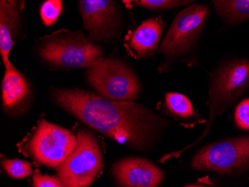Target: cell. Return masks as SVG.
Segmentation results:
<instances>
[{"label": "cell", "mask_w": 249, "mask_h": 187, "mask_svg": "<svg viewBox=\"0 0 249 187\" xmlns=\"http://www.w3.org/2000/svg\"><path fill=\"white\" fill-rule=\"evenodd\" d=\"M58 105L90 128L121 144L149 152L160 140L167 119L142 104L117 101L82 90H55Z\"/></svg>", "instance_id": "obj_1"}, {"label": "cell", "mask_w": 249, "mask_h": 187, "mask_svg": "<svg viewBox=\"0 0 249 187\" xmlns=\"http://www.w3.org/2000/svg\"><path fill=\"white\" fill-rule=\"evenodd\" d=\"M249 88V59H235L221 64L211 78L208 104L209 119L201 136L191 144L166 158L180 157L185 151L198 144L209 134L216 117L223 114Z\"/></svg>", "instance_id": "obj_2"}, {"label": "cell", "mask_w": 249, "mask_h": 187, "mask_svg": "<svg viewBox=\"0 0 249 187\" xmlns=\"http://www.w3.org/2000/svg\"><path fill=\"white\" fill-rule=\"evenodd\" d=\"M87 78L97 94L108 100H135L141 93L138 77L131 68L120 60L101 58L89 67Z\"/></svg>", "instance_id": "obj_3"}, {"label": "cell", "mask_w": 249, "mask_h": 187, "mask_svg": "<svg viewBox=\"0 0 249 187\" xmlns=\"http://www.w3.org/2000/svg\"><path fill=\"white\" fill-rule=\"evenodd\" d=\"M78 145L57 170V178L66 187L91 185L103 167V155L94 135L80 130L77 133Z\"/></svg>", "instance_id": "obj_4"}, {"label": "cell", "mask_w": 249, "mask_h": 187, "mask_svg": "<svg viewBox=\"0 0 249 187\" xmlns=\"http://www.w3.org/2000/svg\"><path fill=\"white\" fill-rule=\"evenodd\" d=\"M197 171L232 174L249 168V136L222 139L204 146L192 160Z\"/></svg>", "instance_id": "obj_5"}, {"label": "cell", "mask_w": 249, "mask_h": 187, "mask_svg": "<svg viewBox=\"0 0 249 187\" xmlns=\"http://www.w3.org/2000/svg\"><path fill=\"white\" fill-rule=\"evenodd\" d=\"M39 53L50 65L65 69L89 68L103 58L100 47L78 34L47 40L42 44Z\"/></svg>", "instance_id": "obj_6"}, {"label": "cell", "mask_w": 249, "mask_h": 187, "mask_svg": "<svg viewBox=\"0 0 249 187\" xmlns=\"http://www.w3.org/2000/svg\"><path fill=\"white\" fill-rule=\"evenodd\" d=\"M209 15L208 7L201 4L190 5L180 11L163 39L159 52L169 60L188 54L198 41Z\"/></svg>", "instance_id": "obj_7"}, {"label": "cell", "mask_w": 249, "mask_h": 187, "mask_svg": "<svg viewBox=\"0 0 249 187\" xmlns=\"http://www.w3.org/2000/svg\"><path fill=\"white\" fill-rule=\"evenodd\" d=\"M78 145L72 131L43 119L32 136L28 148L32 157L40 164L58 168Z\"/></svg>", "instance_id": "obj_8"}, {"label": "cell", "mask_w": 249, "mask_h": 187, "mask_svg": "<svg viewBox=\"0 0 249 187\" xmlns=\"http://www.w3.org/2000/svg\"><path fill=\"white\" fill-rule=\"evenodd\" d=\"M79 10L89 40L109 41L117 37L120 23L113 0H79Z\"/></svg>", "instance_id": "obj_9"}, {"label": "cell", "mask_w": 249, "mask_h": 187, "mask_svg": "<svg viewBox=\"0 0 249 187\" xmlns=\"http://www.w3.org/2000/svg\"><path fill=\"white\" fill-rule=\"evenodd\" d=\"M112 173L120 187H157L161 184L164 173L150 160L127 157L113 166Z\"/></svg>", "instance_id": "obj_10"}, {"label": "cell", "mask_w": 249, "mask_h": 187, "mask_svg": "<svg viewBox=\"0 0 249 187\" xmlns=\"http://www.w3.org/2000/svg\"><path fill=\"white\" fill-rule=\"evenodd\" d=\"M19 23L18 0H0V54L6 66Z\"/></svg>", "instance_id": "obj_11"}, {"label": "cell", "mask_w": 249, "mask_h": 187, "mask_svg": "<svg viewBox=\"0 0 249 187\" xmlns=\"http://www.w3.org/2000/svg\"><path fill=\"white\" fill-rule=\"evenodd\" d=\"M163 30L160 19L151 18L144 21L131 34L130 48L139 58L149 55L158 47Z\"/></svg>", "instance_id": "obj_12"}, {"label": "cell", "mask_w": 249, "mask_h": 187, "mask_svg": "<svg viewBox=\"0 0 249 187\" xmlns=\"http://www.w3.org/2000/svg\"><path fill=\"white\" fill-rule=\"evenodd\" d=\"M2 84V98L4 107L12 109L20 104L29 94V86L24 76L11 62L5 66Z\"/></svg>", "instance_id": "obj_13"}, {"label": "cell", "mask_w": 249, "mask_h": 187, "mask_svg": "<svg viewBox=\"0 0 249 187\" xmlns=\"http://www.w3.org/2000/svg\"><path fill=\"white\" fill-rule=\"evenodd\" d=\"M217 15L228 24L249 19V0H212Z\"/></svg>", "instance_id": "obj_14"}, {"label": "cell", "mask_w": 249, "mask_h": 187, "mask_svg": "<svg viewBox=\"0 0 249 187\" xmlns=\"http://www.w3.org/2000/svg\"><path fill=\"white\" fill-rule=\"evenodd\" d=\"M166 107L169 112L182 119H190L196 116L194 106L188 98L178 93H167L165 96Z\"/></svg>", "instance_id": "obj_15"}, {"label": "cell", "mask_w": 249, "mask_h": 187, "mask_svg": "<svg viewBox=\"0 0 249 187\" xmlns=\"http://www.w3.org/2000/svg\"><path fill=\"white\" fill-rule=\"evenodd\" d=\"M2 167L11 178L22 179L30 175L32 172V164L29 162L18 159L2 160Z\"/></svg>", "instance_id": "obj_16"}, {"label": "cell", "mask_w": 249, "mask_h": 187, "mask_svg": "<svg viewBox=\"0 0 249 187\" xmlns=\"http://www.w3.org/2000/svg\"><path fill=\"white\" fill-rule=\"evenodd\" d=\"M127 3L135 4L151 9H167L191 5L194 0H123Z\"/></svg>", "instance_id": "obj_17"}, {"label": "cell", "mask_w": 249, "mask_h": 187, "mask_svg": "<svg viewBox=\"0 0 249 187\" xmlns=\"http://www.w3.org/2000/svg\"><path fill=\"white\" fill-rule=\"evenodd\" d=\"M63 11L62 0H47L40 7V17L45 26L54 24Z\"/></svg>", "instance_id": "obj_18"}, {"label": "cell", "mask_w": 249, "mask_h": 187, "mask_svg": "<svg viewBox=\"0 0 249 187\" xmlns=\"http://www.w3.org/2000/svg\"><path fill=\"white\" fill-rule=\"evenodd\" d=\"M234 119L239 128L249 131V99L243 100L237 105L235 110Z\"/></svg>", "instance_id": "obj_19"}, {"label": "cell", "mask_w": 249, "mask_h": 187, "mask_svg": "<svg viewBox=\"0 0 249 187\" xmlns=\"http://www.w3.org/2000/svg\"><path fill=\"white\" fill-rule=\"evenodd\" d=\"M33 185L36 187H63L58 178H53L48 174H42L38 170H36L33 174Z\"/></svg>", "instance_id": "obj_20"}]
</instances>
